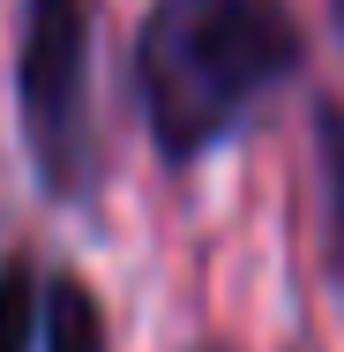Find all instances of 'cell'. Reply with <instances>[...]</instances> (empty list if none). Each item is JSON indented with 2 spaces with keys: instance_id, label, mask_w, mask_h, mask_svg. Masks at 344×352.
Instances as JSON below:
<instances>
[{
  "instance_id": "obj_1",
  "label": "cell",
  "mask_w": 344,
  "mask_h": 352,
  "mask_svg": "<svg viewBox=\"0 0 344 352\" xmlns=\"http://www.w3.org/2000/svg\"><path fill=\"white\" fill-rule=\"evenodd\" d=\"M307 38L284 0H150L135 30V105L165 165H187L299 68Z\"/></svg>"
},
{
  "instance_id": "obj_2",
  "label": "cell",
  "mask_w": 344,
  "mask_h": 352,
  "mask_svg": "<svg viewBox=\"0 0 344 352\" xmlns=\"http://www.w3.org/2000/svg\"><path fill=\"white\" fill-rule=\"evenodd\" d=\"M90 23L98 0H23V30H15V120L30 173L53 203H82L98 188Z\"/></svg>"
},
{
  "instance_id": "obj_3",
  "label": "cell",
  "mask_w": 344,
  "mask_h": 352,
  "mask_svg": "<svg viewBox=\"0 0 344 352\" xmlns=\"http://www.w3.org/2000/svg\"><path fill=\"white\" fill-rule=\"evenodd\" d=\"M45 352H113L105 345V307L75 270H60L45 285Z\"/></svg>"
},
{
  "instance_id": "obj_4",
  "label": "cell",
  "mask_w": 344,
  "mask_h": 352,
  "mask_svg": "<svg viewBox=\"0 0 344 352\" xmlns=\"http://www.w3.org/2000/svg\"><path fill=\"white\" fill-rule=\"evenodd\" d=\"M314 173H322V225H330V278L344 285V105L314 98Z\"/></svg>"
},
{
  "instance_id": "obj_5",
  "label": "cell",
  "mask_w": 344,
  "mask_h": 352,
  "mask_svg": "<svg viewBox=\"0 0 344 352\" xmlns=\"http://www.w3.org/2000/svg\"><path fill=\"white\" fill-rule=\"evenodd\" d=\"M45 330V300H38V270L23 248L0 255V352H30V338Z\"/></svg>"
},
{
  "instance_id": "obj_6",
  "label": "cell",
  "mask_w": 344,
  "mask_h": 352,
  "mask_svg": "<svg viewBox=\"0 0 344 352\" xmlns=\"http://www.w3.org/2000/svg\"><path fill=\"white\" fill-rule=\"evenodd\" d=\"M330 8H337V30H344V0H330Z\"/></svg>"
}]
</instances>
